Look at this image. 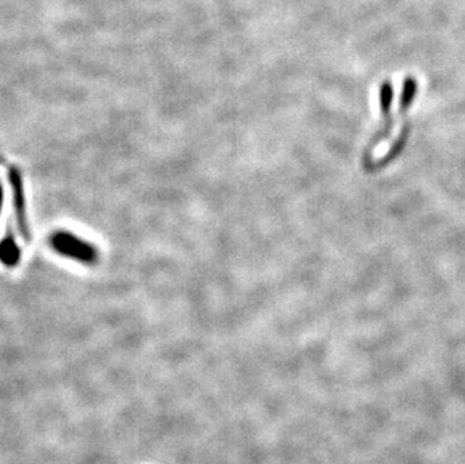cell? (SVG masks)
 I'll use <instances>...</instances> for the list:
<instances>
[{
	"instance_id": "1",
	"label": "cell",
	"mask_w": 465,
	"mask_h": 464,
	"mask_svg": "<svg viewBox=\"0 0 465 464\" xmlns=\"http://www.w3.org/2000/svg\"><path fill=\"white\" fill-rule=\"evenodd\" d=\"M51 246L56 249L59 253L77 259L81 263H93L97 259V251H95L92 246L78 237L70 234V232H56V234L51 236Z\"/></svg>"
},
{
	"instance_id": "2",
	"label": "cell",
	"mask_w": 465,
	"mask_h": 464,
	"mask_svg": "<svg viewBox=\"0 0 465 464\" xmlns=\"http://www.w3.org/2000/svg\"><path fill=\"white\" fill-rule=\"evenodd\" d=\"M379 97H381V112H382V118H384V126H382V130H379L372 141L369 142L367 148H366V153H364V160L369 158V154H371L375 146L378 143H381L382 141H386L389 138V134L392 131V116H390V106H392V99H393V89L390 84H382L381 86V92H379Z\"/></svg>"
},
{
	"instance_id": "3",
	"label": "cell",
	"mask_w": 465,
	"mask_h": 464,
	"mask_svg": "<svg viewBox=\"0 0 465 464\" xmlns=\"http://www.w3.org/2000/svg\"><path fill=\"white\" fill-rule=\"evenodd\" d=\"M9 181L14 193V207H16V216H17V223L21 231V236L24 238H29V229H27L26 222V211H24V190H23V181L20 172L16 168L9 169Z\"/></svg>"
},
{
	"instance_id": "4",
	"label": "cell",
	"mask_w": 465,
	"mask_h": 464,
	"mask_svg": "<svg viewBox=\"0 0 465 464\" xmlns=\"http://www.w3.org/2000/svg\"><path fill=\"white\" fill-rule=\"evenodd\" d=\"M0 261L8 267L16 266L20 261V248L11 234L0 241Z\"/></svg>"
},
{
	"instance_id": "5",
	"label": "cell",
	"mask_w": 465,
	"mask_h": 464,
	"mask_svg": "<svg viewBox=\"0 0 465 464\" xmlns=\"http://www.w3.org/2000/svg\"><path fill=\"white\" fill-rule=\"evenodd\" d=\"M2 207H4V187L2 183H0V213H2Z\"/></svg>"
}]
</instances>
